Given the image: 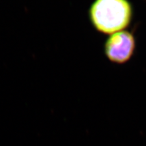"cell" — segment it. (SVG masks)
Wrapping results in <instances>:
<instances>
[{
	"instance_id": "7a4b0ae2",
	"label": "cell",
	"mask_w": 146,
	"mask_h": 146,
	"mask_svg": "<svg viewBox=\"0 0 146 146\" xmlns=\"http://www.w3.org/2000/svg\"><path fill=\"white\" fill-rule=\"evenodd\" d=\"M135 49V39L130 32L121 31L114 33L108 38L104 52L112 62L123 64L130 60Z\"/></svg>"
},
{
	"instance_id": "6da1fadb",
	"label": "cell",
	"mask_w": 146,
	"mask_h": 146,
	"mask_svg": "<svg viewBox=\"0 0 146 146\" xmlns=\"http://www.w3.org/2000/svg\"><path fill=\"white\" fill-rule=\"evenodd\" d=\"M89 14L93 27L98 31L113 34L129 26L133 10L127 0H95Z\"/></svg>"
}]
</instances>
